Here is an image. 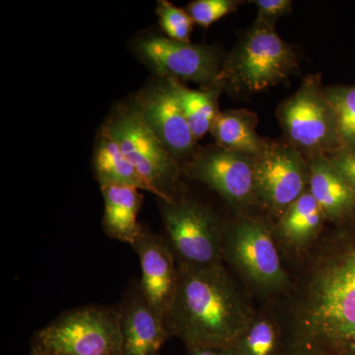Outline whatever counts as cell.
Returning a JSON list of instances; mask_svg holds the SVG:
<instances>
[{
	"label": "cell",
	"mask_w": 355,
	"mask_h": 355,
	"mask_svg": "<svg viewBox=\"0 0 355 355\" xmlns=\"http://www.w3.org/2000/svg\"><path fill=\"white\" fill-rule=\"evenodd\" d=\"M231 349L235 355H282L284 347L272 320L256 316Z\"/></svg>",
	"instance_id": "obj_21"
},
{
	"label": "cell",
	"mask_w": 355,
	"mask_h": 355,
	"mask_svg": "<svg viewBox=\"0 0 355 355\" xmlns=\"http://www.w3.org/2000/svg\"><path fill=\"white\" fill-rule=\"evenodd\" d=\"M282 355H300V354H292V352H286V350H284V354H282Z\"/></svg>",
	"instance_id": "obj_29"
},
{
	"label": "cell",
	"mask_w": 355,
	"mask_h": 355,
	"mask_svg": "<svg viewBox=\"0 0 355 355\" xmlns=\"http://www.w3.org/2000/svg\"><path fill=\"white\" fill-rule=\"evenodd\" d=\"M258 8L256 22L275 27V22L291 11V0H256L253 1Z\"/></svg>",
	"instance_id": "obj_25"
},
{
	"label": "cell",
	"mask_w": 355,
	"mask_h": 355,
	"mask_svg": "<svg viewBox=\"0 0 355 355\" xmlns=\"http://www.w3.org/2000/svg\"><path fill=\"white\" fill-rule=\"evenodd\" d=\"M118 144L123 155L160 200L177 198L180 184L178 161L168 153L137 106L116 112L103 128Z\"/></svg>",
	"instance_id": "obj_6"
},
{
	"label": "cell",
	"mask_w": 355,
	"mask_h": 355,
	"mask_svg": "<svg viewBox=\"0 0 355 355\" xmlns=\"http://www.w3.org/2000/svg\"><path fill=\"white\" fill-rule=\"evenodd\" d=\"M324 94L335 111L343 149H355V86L324 87Z\"/></svg>",
	"instance_id": "obj_22"
},
{
	"label": "cell",
	"mask_w": 355,
	"mask_h": 355,
	"mask_svg": "<svg viewBox=\"0 0 355 355\" xmlns=\"http://www.w3.org/2000/svg\"><path fill=\"white\" fill-rule=\"evenodd\" d=\"M188 172L233 207H245L256 200L253 157L217 146L193 157Z\"/></svg>",
	"instance_id": "obj_11"
},
{
	"label": "cell",
	"mask_w": 355,
	"mask_h": 355,
	"mask_svg": "<svg viewBox=\"0 0 355 355\" xmlns=\"http://www.w3.org/2000/svg\"><path fill=\"white\" fill-rule=\"evenodd\" d=\"M171 86L178 102L196 139H200L211 130L217 110V88L193 90L176 79H166Z\"/></svg>",
	"instance_id": "obj_20"
},
{
	"label": "cell",
	"mask_w": 355,
	"mask_h": 355,
	"mask_svg": "<svg viewBox=\"0 0 355 355\" xmlns=\"http://www.w3.org/2000/svg\"><path fill=\"white\" fill-rule=\"evenodd\" d=\"M324 219L323 210L307 190L279 217L277 237L296 251L307 249L321 232Z\"/></svg>",
	"instance_id": "obj_17"
},
{
	"label": "cell",
	"mask_w": 355,
	"mask_h": 355,
	"mask_svg": "<svg viewBox=\"0 0 355 355\" xmlns=\"http://www.w3.org/2000/svg\"><path fill=\"white\" fill-rule=\"evenodd\" d=\"M256 200L279 217L309 187V163L291 144H268L254 157Z\"/></svg>",
	"instance_id": "obj_9"
},
{
	"label": "cell",
	"mask_w": 355,
	"mask_h": 355,
	"mask_svg": "<svg viewBox=\"0 0 355 355\" xmlns=\"http://www.w3.org/2000/svg\"><path fill=\"white\" fill-rule=\"evenodd\" d=\"M296 67L295 53L275 27L254 22L222 67L219 83L259 92L284 81Z\"/></svg>",
	"instance_id": "obj_4"
},
{
	"label": "cell",
	"mask_w": 355,
	"mask_h": 355,
	"mask_svg": "<svg viewBox=\"0 0 355 355\" xmlns=\"http://www.w3.org/2000/svg\"><path fill=\"white\" fill-rule=\"evenodd\" d=\"M292 288L284 349L355 355V221L311 249Z\"/></svg>",
	"instance_id": "obj_1"
},
{
	"label": "cell",
	"mask_w": 355,
	"mask_h": 355,
	"mask_svg": "<svg viewBox=\"0 0 355 355\" xmlns=\"http://www.w3.org/2000/svg\"><path fill=\"white\" fill-rule=\"evenodd\" d=\"M239 4L240 1L236 0H196L189 4L186 11L193 23L209 27L224 16L232 13Z\"/></svg>",
	"instance_id": "obj_24"
},
{
	"label": "cell",
	"mask_w": 355,
	"mask_h": 355,
	"mask_svg": "<svg viewBox=\"0 0 355 355\" xmlns=\"http://www.w3.org/2000/svg\"><path fill=\"white\" fill-rule=\"evenodd\" d=\"M188 355H235L231 349H205V347H191Z\"/></svg>",
	"instance_id": "obj_27"
},
{
	"label": "cell",
	"mask_w": 355,
	"mask_h": 355,
	"mask_svg": "<svg viewBox=\"0 0 355 355\" xmlns=\"http://www.w3.org/2000/svg\"><path fill=\"white\" fill-rule=\"evenodd\" d=\"M137 53L164 79L191 80L205 89L216 88L220 84V60L210 46L150 36L137 43Z\"/></svg>",
	"instance_id": "obj_10"
},
{
	"label": "cell",
	"mask_w": 355,
	"mask_h": 355,
	"mask_svg": "<svg viewBox=\"0 0 355 355\" xmlns=\"http://www.w3.org/2000/svg\"><path fill=\"white\" fill-rule=\"evenodd\" d=\"M137 107L161 144L177 161L193 153L197 139L168 80L142 91Z\"/></svg>",
	"instance_id": "obj_13"
},
{
	"label": "cell",
	"mask_w": 355,
	"mask_h": 355,
	"mask_svg": "<svg viewBox=\"0 0 355 355\" xmlns=\"http://www.w3.org/2000/svg\"><path fill=\"white\" fill-rule=\"evenodd\" d=\"M120 355H159L170 338L165 324L159 321L140 291L132 287L120 307Z\"/></svg>",
	"instance_id": "obj_14"
},
{
	"label": "cell",
	"mask_w": 355,
	"mask_h": 355,
	"mask_svg": "<svg viewBox=\"0 0 355 355\" xmlns=\"http://www.w3.org/2000/svg\"><path fill=\"white\" fill-rule=\"evenodd\" d=\"M165 240L178 265L207 266L224 258V227L202 203L186 198L160 200Z\"/></svg>",
	"instance_id": "obj_7"
},
{
	"label": "cell",
	"mask_w": 355,
	"mask_h": 355,
	"mask_svg": "<svg viewBox=\"0 0 355 355\" xmlns=\"http://www.w3.org/2000/svg\"><path fill=\"white\" fill-rule=\"evenodd\" d=\"M257 125L256 114L247 110H229L218 112L210 132L218 146L254 158L266 146L257 133Z\"/></svg>",
	"instance_id": "obj_18"
},
{
	"label": "cell",
	"mask_w": 355,
	"mask_h": 355,
	"mask_svg": "<svg viewBox=\"0 0 355 355\" xmlns=\"http://www.w3.org/2000/svg\"><path fill=\"white\" fill-rule=\"evenodd\" d=\"M29 355H55L48 350L42 349V347H37V345H32L31 352Z\"/></svg>",
	"instance_id": "obj_28"
},
{
	"label": "cell",
	"mask_w": 355,
	"mask_h": 355,
	"mask_svg": "<svg viewBox=\"0 0 355 355\" xmlns=\"http://www.w3.org/2000/svg\"><path fill=\"white\" fill-rule=\"evenodd\" d=\"M311 195L326 219L343 222L355 214V188L343 178L329 156L308 159Z\"/></svg>",
	"instance_id": "obj_15"
},
{
	"label": "cell",
	"mask_w": 355,
	"mask_h": 355,
	"mask_svg": "<svg viewBox=\"0 0 355 355\" xmlns=\"http://www.w3.org/2000/svg\"><path fill=\"white\" fill-rule=\"evenodd\" d=\"M157 14L159 23L168 38L175 41L190 43L193 21L186 10L178 8L171 2H158Z\"/></svg>",
	"instance_id": "obj_23"
},
{
	"label": "cell",
	"mask_w": 355,
	"mask_h": 355,
	"mask_svg": "<svg viewBox=\"0 0 355 355\" xmlns=\"http://www.w3.org/2000/svg\"><path fill=\"white\" fill-rule=\"evenodd\" d=\"M224 257L259 291L277 293L291 288L272 232L263 221L241 217L224 227Z\"/></svg>",
	"instance_id": "obj_8"
},
{
	"label": "cell",
	"mask_w": 355,
	"mask_h": 355,
	"mask_svg": "<svg viewBox=\"0 0 355 355\" xmlns=\"http://www.w3.org/2000/svg\"><path fill=\"white\" fill-rule=\"evenodd\" d=\"M94 172L100 186L123 184L153 193V189L137 168L123 155L113 137L102 130L97 139L93 157Z\"/></svg>",
	"instance_id": "obj_19"
},
{
	"label": "cell",
	"mask_w": 355,
	"mask_h": 355,
	"mask_svg": "<svg viewBox=\"0 0 355 355\" xmlns=\"http://www.w3.org/2000/svg\"><path fill=\"white\" fill-rule=\"evenodd\" d=\"M174 300L166 318L170 338L187 349H231L256 314L222 263L178 265Z\"/></svg>",
	"instance_id": "obj_2"
},
{
	"label": "cell",
	"mask_w": 355,
	"mask_h": 355,
	"mask_svg": "<svg viewBox=\"0 0 355 355\" xmlns=\"http://www.w3.org/2000/svg\"><path fill=\"white\" fill-rule=\"evenodd\" d=\"M289 144L304 157L334 155L343 150L335 111L324 94L321 76L306 77L277 109Z\"/></svg>",
	"instance_id": "obj_3"
},
{
	"label": "cell",
	"mask_w": 355,
	"mask_h": 355,
	"mask_svg": "<svg viewBox=\"0 0 355 355\" xmlns=\"http://www.w3.org/2000/svg\"><path fill=\"white\" fill-rule=\"evenodd\" d=\"M100 187L104 198L103 229L105 233L112 239L132 246L141 227L137 220L144 200L140 190L123 184Z\"/></svg>",
	"instance_id": "obj_16"
},
{
	"label": "cell",
	"mask_w": 355,
	"mask_h": 355,
	"mask_svg": "<svg viewBox=\"0 0 355 355\" xmlns=\"http://www.w3.org/2000/svg\"><path fill=\"white\" fill-rule=\"evenodd\" d=\"M33 345L55 355H120L119 307L84 306L67 311L37 331Z\"/></svg>",
	"instance_id": "obj_5"
},
{
	"label": "cell",
	"mask_w": 355,
	"mask_h": 355,
	"mask_svg": "<svg viewBox=\"0 0 355 355\" xmlns=\"http://www.w3.org/2000/svg\"><path fill=\"white\" fill-rule=\"evenodd\" d=\"M329 158L336 169L355 188V149H343Z\"/></svg>",
	"instance_id": "obj_26"
},
{
	"label": "cell",
	"mask_w": 355,
	"mask_h": 355,
	"mask_svg": "<svg viewBox=\"0 0 355 355\" xmlns=\"http://www.w3.org/2000/svg\"><path fill=\"white\" fill-rule=\"evenodd\" d=\"M132 248L141 268L140 291L159 321L165 324L176 293L179 277L176 259L165 238L144 225L140 227Z\"/></svg>",
	"instance_id": "obj_12"
}]
</instances>
